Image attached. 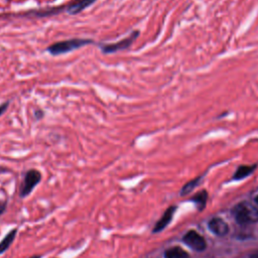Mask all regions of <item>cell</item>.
<instances>
[{"mask_svg": "<svg viewBox=\"0 0 258 258\" xmlns=\"http://www.w3.org/2000/svg\"><path fill=\"white\" fill-rule=\"evenodd\" d=\"M92 42L93 40L89 38H71V39L54 42L50 44L46 49L50 54L58 55V54H63L72 50H75L77 48L83 47Z\"/></svg>", "mask_w": 258, "mask_h": 258, "instance_id": "1", "label": "cell"}, {"mask_svg": "<svg viewBox=\"0 0 258 258\" xmlns=\"http://www.w3.org/2000/svg\"><path fill=\"white\" fill-rule=\"evenodd\" d=\"M236 221L241 225L255 223L258 221V209L249 203H241L233 209Z\"/></svg>", "mask_w": 258, "mask_h": 258, "instance_id": "2", "label": "cell"}, {"mask_svg": "<svg viewBox=\"0 0 258 258\" xmlns=\"http://www.w3.org/2000/svg\"><path fill=\"white\" fill-rule=\"evenodd\" d=\"M138 35H139V31L134 30L127 37H125L117 42L102 44L100 47L104 53H113V52H116L119 50H123V49L130 47L131 44L136 40Z\"/></svg>", "mask_w": 258, "mask_h": 258, "instance_id": "3", "label": "cell"}, {"mask_svg": "<svg viewBox=\"0 0 258 258\" xmlns=\"http://www.w3.org/2000/svg\"><path fill=\"white\" fill-rule=\"evenodd\" d=\"M40 179H41V173L38 170L36 169L28 170L24 176V180L20 188V194H19L20 197L24 198L28 196L32 191V189L36 186V184H38Z\"/></svg>", "mask_w": 258, "mask_h": 258, "instance_id": "4", "label": "cell"}, {"mask_svg": "<svg viewBox=\"0 0 258 258\" xmlns=\"http://www.w3.org/2000/svg\"><path fill=\"white\" fill-rule=\"evenodd\" d=\"M183 242L196 251H203L206 248L205 239L196 231H189L183 237Z\"/></svg>", "mask_w": 258, "mask_h": 258, "instance_id": "5", "label": "cell"}, {"mask_svg": "<svg viewBox=\"0 0 258 258\" xmlns=\"http://www.w3.org/2000/svg\"><path fill=\"white\" fill-rule=\"evenodd\" d=\"M210 230L218 236H224L228 233V225L220 218H214L209 223Z\"/></svg>", "mask_w": 258, "mask_h": 258, "instance_id": "6", "label": "cell"}, {"mask_svg": "<svg viewBox=\"0 0 258 258\" xmlns=\"http://www.w3.org/2000/svg\"><path fill=\"white\" fill-rule=\"evenodd\" d=\"M175 212V207H170L168 208L165 213L162 215V217L160 218V220L155 224L154 228H153V233H158L160 232L161 230H163L168 224L169 222L171 221L172 217H173V214Z\"/></svg>", "mask_w": 258, "mask_h": 258, "instance_id": "7", "label": "cell"}, {"mask_svg": "<svg viewBox=\"0 0 258 258\" xmlns=\"http://www.w3.org/2000/svg\"><path fill=\"white\" fill-rule=\"evenodd\" d=\"M96 0H75L68 6V13L78 14L92 5Z\"/></svg>", "mask_w": 258, "mask_h": 258, "instance_id": "8", "label": "cell"}, {"mask_svg": "<svg viewBox=\"0 0 258 258\" xmlns=\"http://www.w3.org/2000/svg\"><path fill=\"white\" fill-rule=\"evenodd\" d=\"M16 233H17V230L13 229V230L9 231L8 234L1 240V242H0V254L4 253L10 247V245L13 243V241L16 237Z\"/></svg>", "mask_w": 258, "mask_h": 258, "instance_id": "9", "label": "cell"}, {"mask_svg": "<svg viewBox=\"0 0 258 258\" xmlns=\"http://www.w3.org/2000/svg\"><path fill=\"white\" fill-rule=\"evenodd\" d=\"M256 164L254 165H241L238 167V169L236 170L233 178L234 179H241V178H244L246 176H248L249 174H251L255 168H256Z\"/></svg>", "mask_w": 258, "mask_h": 258, "instance_id": "10", "label": "cell"}, {"mask_svg": "<svg viewBox=\"0 0 258 258\" xmlns=\"http://www.w3.org/2000/svg\"><path fill=\"white\" fill-rule=\"evenodd\" d=\"M164 258H188V254L180 247H171L165 251Z\"/></svg>", "mask_w": 258, "mask_h": 258, "instance_id": "11", "label": "cell"}, {"mask_svg": "<svg viewBox=\"0 0 258 258\" xmlns=\"http://www.w3.org/2000/svg\"><path fill=\"white\" fill-rule=\"evenodd\" d=\"M207 199H208V195L205 190L199 192L196 197L192 198V201L195 202V204L197 205V208L202 211L204 208H205V205H206V202H207Z\"/></svg>", "mask_w": 258, "mask_h": 258, "instance_id": "12", "label": "cell"}, {"mask_svg": "<svg viewBox=\"0 0 258 258\" xmlns=\"http://www.w3.org/2000/svg\"><path fill=\"white\" fill-rule=\"evenodd\" d=\"M198 180H199V178H197V179H195V180H191L190 182L186 183V184L183 186L182 190H181V195H185V194L189 192V191H190V190H191V189L195 187V185L197 184Z\"/></svg>", "mask_w": 258, "mask_h": 258, "instance_id": "13", "label": "cell"}, {"mask_svg": "<svg viewBox=\"0 0 258 258\" xmlns=\"http://www.w3.org/2000/svg\"><path fill=\"white\" fill-rule=\"evenodd\" d=\"M8 105H9V102H5V103L0 104V116H1L5 111H6V109H7Z\"/></svg>", "mask_w": 258, "mask_h": 258, "instance_id": "14", "label": "cell"}, {"mask_svg": "<svg viewBox=\"0 0 258 258\" xmlns=\"http://www.w3.org/2000/svg\"><path fill=\"white\" fill-rule=\"evenodd\" d=\"M5 209H6V203H5V202L0 201V216L4 213Z\"/></svg>", "mask_w": 258, "mask_h": 258, "instance_id": "15", "label": "cell"}, {"mask_svg": "<svg viewBox=\"0 0 258 258\" xmlns=\"http://www.w3.org/2000/svg\"><path fill=\"white\" fill-rule=\"evenodd\" d=\"M35 116L37 117V119H40L43 116V112L42 111H36L35 112Z\"/></svg>", "mask_w": 258, "mask_h": 258, "instance_id": "16", "label": "cell"}, {"mask_svg": "<svg viewBox=\"0 0 258 258\" xmlns=\"http://www.w3.org/2000/svg\"><path fill=\"white\" fill-rule=\"evenodd\" d=\"M250 258H258V252H256V253L252 254V255L250 256Z\"/></svg>", "mask_w": 258, "mask_h": 258, "instance_id": "17", "label": "cell"}, {"mask_svg": "<svg viewBox=\"0 0 258 258\" xmlns=\"http://www.w3.org/2000/svg\"><path fill=\"white\" fill-rule=\"evenodd\" d=\"M30 258H40V256H37V255H34V256H31Z\"/></svg>", "mask_w": 258, "mask_h": 258, "instance_id": "18", "label": "cell"}, {"mask_svg": "<svg viewBox=\"0 0 258 258\" xmlns=\"http://www.w3.org/2000/svg\"><path fill=\"white\" fill-rule=\"evenodd\" d=\"M255 201H256V203H257V204H258V196H257V197H256V199H255Z\"/></svg>", "mask_w": 258, "mask_h": 258, "instance_id": "19", "label": "cell"}]
</instances>
